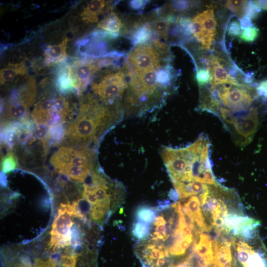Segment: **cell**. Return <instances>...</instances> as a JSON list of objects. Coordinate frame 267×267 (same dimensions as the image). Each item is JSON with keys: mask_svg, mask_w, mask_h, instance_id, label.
<instances>
[{"mask_svg": "<svg viewBox=\"0 0 267 267\" xmlns=\"http://www.w3.org/2000/svg\"><path fill=\"white\" fill-rule=\"evenodd\" d=\"M211 85L208 89L210 93L224 106H220L215 115L228 130L236 145L241 147L248 145L263 117V113L253 105L260 96L256 88L240 83Z\"/></svg>", "mask_w": 267, "mask_h": 267, "instance_id": "cell-1", "label": "cell"}, {"mask_svg": "<svg viewBox=\"0 0 267 267\" xmlns=\"http://www.w3.org/2000/svg\"><path fill=\"white\" fill-rule=\"evenodd\" d=\"M117 116L92 94L81 100L76 116L65 128V145L81 148H97L99 139L112 126Z\"/></svg>", "mask_w": 267, "mask_h": 267, "instance_id": "cell-2", "label": "cell"}, {"mask_svg": "<svg viewBox=\"0 0 267 267\" xmlns=\"http://www.w3.org/2000/svg\"><path fill=\"white\" fill-rule=\"evenodd\" d=\"M95 149L63 145L51 155L49 162L54 170L74 182H83L93 172Z\"/></svg>", "mask_w": 267, "mask_h": 267, "instance_id": "cell-3", "label": "cell"}, {"mask_svg": "<svg viewBox=\"0 0 267 267\" xmlns=\"http://www.w3.org/2000/svg\"><path fill=\"white\" fill-rule=\"evenodd\" d=\"M112 58L113 57L78 59L61 67L55 83L57 90L62 94L75 92L81 95L93 75L101 68L112 64L113 62Z\"/></svg>", "mask_w": 267, "mask_h": 267, "instance_id": "cell-4", "label": "cell"}, {"mask_svg": "<svg viewBox=\"0 0 267 267\" xmlns=\"http://www.w3.org/2000/svg\"><path fill=\"white\" fill-rule=\"evenodd\" d=\"M37 86L33 77L14 89L1 104V126L29 118V109L36 99Z\"/></svg>", "mask_w": 267, "mask_h": 267, "instance_id": "cell-5", "label": "cell"}, {"mask_svg": "<svg viewBox=\"0 0 267 267\" xmlns=\"http://www.w3.org/2000/svg\"><path fill=\"white\" fill-rule=\"evenodd\" d=\"M126 71L121 69L106 70L91 83L95 97L106 105L117 101L128 88Z\"/></svg>", "mask_w": 267, "mask_h": 267, "instance_id": "cell-6", "label": "cell"}, {"mask_svg": "<svg viewBox=\"0 0 267 267\" xmlns=\"http://www.w3.org/2000/svg\"><path fill=\"white\" fill-rule=\"evenodd\" d=\"M74 215L73 205L69 203L61 204L50 232L49 246L54 251L71 244L70 228L74 223L71 219Z\"/></svg>", "mask_w": 267, "mask_h": 267, "instance_id": "cell-7", "label": "cell"}, {"mask_svg": "<svg viewBox=\"0 0 267 267\" xmlns=\"http://www.w3.org/2000/svg\"><path fill=\"white\" fill-rule=\"evenodd\" d=\"M217 25L212 7L196 15L191 21V31L203 49L210 48L217 33Z\"/></svg>", "mask_w": 267, "mask_h": 267, "instance_id": "cell-8", "label": "cell"}, {"mask_svg": "<svg viewBox=\"0 0 267 267\" xmlns=\"http://www.w3.org/2000/svg\"><path fill=\"white\" fill-rule=\"evenodd\" d=\"M54 97L44 95L35 104L31 116L36 125L51 124L54 114Z\"/></svg>", "mask_w": 267, "mask_h": 267, "instance_id": "cell-9", "label": "cell"}, {"mask_svg": "<svg viewBox=\"0 0 267 267\" xmlns=\"http://www.w3.org/2000/svg\"><path fill=\"white\" fill-rule=\"evenodd\" d=\"M208 68L212 76L211 84H236L239 83L234 78L231 77L222 64L221 58L213 56L208 61Z\"/></svg>", "mask_w": 267, "mask_h": 267, "instance_id": "cell-10", "label": "cell"}, {"mask_svg": "<svg viewBox=\"0 0 267 267\" xmlns=\"http://www.w3.org/2000/svg\"><path fill=\"white\" fill-rule=\"evenodd\" d=\"M109 3L105 0L90 1L81 13V20L86 23L97 22L99 17L109 9Z\"/></svg>", "mask_w": 267, "mask_h": 267, "instance_id": "cell-11", "label": "cell"}, {"mask_svg": "<svg viewBox=\"0 0 267 267\" xmlns=\"http://www.w3.org/2000/svg\"><path fill=\"white\" fill-rule=\"evenodd\" d=\"M69 39L65 38L61 43L47 46L44 52V63L47 66L64 61L67 57L66 47Z\"/></svg>", "mask_w": 267, "mask_h": 267, "instance_id": "cell-12", "label": "cell"}, {"mask_svg": "<svg viewBox=\"0 0 267 267\" xmlns=\"http://www.w3.org/2000/svg\"><path fill=\"white\" fill-rule=\"evenodd\" d=\"M123 24L121 18L113 11H111L97 24V28L105 33L116 36L120 32Z\"/></svg>", "mask_w": 267, "mask_h": 267, "instance_id": "cell-13", "label": "cell"}, {"mask_svg": "<svg viewBox=\"0 0 267 267\" xmlns=\"http://www.w3.org/2000/svg\"><path fill=\"white\" fill-rule=\"evenodd\" d=\"M27 71L26 66L23 62L10 63L6 67L0 70V85L13 81L18 76L26 75Z\"/></svg>", "mask_w": 267, "mask_h": 267, "instance_id": "cell-14", "label": "cell"}, {"mask_svg": "<svg viewBox=\"0 0 267 267\" xmlns=\"http://www.w3.org/2000/svg\"><path fill=\"white\" fill-rule=\"evenodd\" d=\"M1 170L2 173L8 174L17 168L18 158L14 151L1 144Z\"/></svg>", "mask_w": 267, "mask_h": 267, "instance_id": "cell-15", "label": "cell"}, {"mask_svg": "<svg viewBox=\"0 0 267 267\" xmlns=\"http://www.w3.org/2000/svg\"><path fill=\"white\" fill-rule=\"evenodd\" d=\"M151 26L148 23L137 24L133 31V38L135 44L146 42L152 36Z\"/></svg>", "mask_w": 267, "mask_h": 267, "instance_id": "cell-16", "label": "cell"}, {"mask_svg": "<svg viewBox=\"0 0 267 267\" xmlns=\"http://www.w3.org/2000/svg\"><path fill=\"white\" fill-rule=\"evenodd\" d=\"M157 214L156 208L141 206L137 209L135 214V220L151 224Z\"/></svg>", "mask_w": 267, "mask_h": 267, "instance_id": "cell-17", "label": "cell"}, {"mask_svg": "<svg viewBox=\"0 0 267 267\" xmlns=\"http://www.w3.org/2000/svg\"><path fill=\"white\" fill-rule=\"evenodd\" d=\"M150 233V224L135 221L133 225L132 233L138 242L146 240Z\"/></svg>", "mask_w": 267, "mask_h": 267, "instance_id": "cell-18", "label": "cell"}, {"mask_svg": "<svg viewBox=\"0 0 267 267\" xmlns=\"http://www.w3.org/2000/svg\"><path fill=\"white\" fill-rule=\"evenodd\" d=\"M248 4L247 0H227L225 6L241 19L245 14Z\"/></svg>", "mask_w": 267, "mask_h": 267, "instance_id": "cell-19", "label": "cell"}, {"mask_svg": "<svg viewBox=\"0 0 267 267\" xmlns=\"http://www.w3.org/2000/svg\"><path fill=\"white\" fill-rule=\"evenodd\" d=\"M170 20L164 18H158L154 22V31L158 36L167 39L170 27Z\"/></svg>", "mask_w": 267, "mask_h": 267, "instance_id": "cell-20", "label": "cell"}, {"mask_svg": "<svg viewBox=\"0 0 267 267\" xmlns=\"http://www.w3.org/2000/svg\"><path fill=\"white\" fill-rule=\"evenodd\" d=\"M196 78L198 85L201 87L212 81V76L208 68H201L197 70Z\"/></svg>", "mask_w": 267, "mask_h": 267, "instance_id": "cell-21", "label": "cell"}, {"mask_svg": "<svg viewBox=\"0 0 267 267\" xmlns=\"http://www.w3.org/2000/svg\"><path fill=\"white\" fill-rule=\"evenodd\" d=\"M258 34V29L252 26L243 29L240 35V38L245 42H252L256 39Z\"/></svg>", "mask_w": 267, "mask_h": 267, "instance_id": "cell-22", "label": "cell"}, {"mask_svg": "<svg viewBox=\"0 0 267 267\" xmlns=\"http://www.w3.org/2000/svg\"><path fill=\"white\" fill-rule=\"evenodd\" d=\"M77 256L62 255L60 258L61 263L65 267H74L76 265Z\"/></svg>", "mask_w": 267, "mask_h": 267, "instance_id": "cell-23", "label": "cell"}, {"mask_svg": "<svg viewBox=\"0 0 267 267\" xmlns=\"http://www.w3.org/2000/svg\"><path fill=\"white\" fill-rule=\"evenodd\" d=\"M71 244L73 246H77L80 244L81 239V233L77 225H75L71 230Z\"/></svg>", "mask_w": 267, "mask_h": 267, "instance_id": "cell-24", "label": "cell"}, {"mask_svg": "<svg viewBox=\"0 0 267 267\" xmlns=\"http://www.w3.org/2000/svg\"><path fill=\"white\" fill-rule=\"evenodd\" d=\"M241 26L238 21H232L228 25L227 32L231 36H236L241 34Z\"/></svg>", "mask_w": 267, "mask_h": 267, "instance_id": "cell-25", "label": "cell"}, {"mask_svg": "<svg viewBox=\"0 0 267 267\" xmlns=\"http://www.w3.org/2000/svg\"><path fill=\"white\" fill-rule=\"evenodd\" d=\"M256 88L259 96L267 98V80L261 82Z\"/></svg>", "mask_w": 267, "mask_h": 267, "instance_id": "cell-26", "label": "cell"}, {"mask_svg": "<svg viewBox=\"0 0 267 267\" xmlns=\"http://www.w3.org/2000/svg\"><path fill=\"white\" fill-rule=\"evenodd\" d=\"M189 7V2L185 1H178L173 2L172 9L174 10H184Z\"/></svg>", "mask_w": 267, "mask_h": 267, "instance_id": "cell-27", "label": "cell"}, {"mask_svg": "<svg viewBox=\"0 0 267 267\" xmlns=\"http://www.w3.org/2000/svg\"><path fill=\"white\" fill-rule=\"evenodd\" d=\"M34 267H54L50 259L46 261H43L40 259H36Z\"/></svg>", "mask_w": 267, "mask_h": 267, "instance_id": "cell-28", "label": "cell"}, {"mask_svg": "<svg viewBox=\"0 0 267 267\" xmlns=\"http://www.w3.org/2000/svg\"><path fill=\"white\" fill-rule=\"evenodd\" d=\"M240 26L243 29L252 26L251 18L247 15H244L240 19Z\"/></svg>", "mask_w": 267, "mask_h": 267, "instance_id": "cell-29", "label": "cell"}, {"mask_svg": "<svg viewBox=\"0 0 267 267\" xmlns=\"http://www.w3.org/2000/svg\"><path fill=\"white\" fill-rule=\"evenodd\" d=\"M252 2L260 10H267V0H253Z\"/></svg>", "mask_w": 267, "mask_h": 267, "instance_id": "cell-30", "label": "cell"}, {"mask_svg": "<svg viewBox=\"0 0 267 267\" xmlns=\"http://www.w3.org/2000/svg\"><path fill=\"white\" fill-rule=\"evenodd\" d=\"M169 196L174 201H177L179 198V195L175 189H171L169 192Z\"/></svg>", "mask_w": 267, "mask_h": 267, "instance_id": "cell-31", "label": "cell"}, {"mask_svg": "<svg viewBox=\"0 0 267 267\" xmlns=\"http://www.w3.org/2000/svg\"><path fill=\"white\" fill-rule=\"evenodd\" d=\"M144 4H145L144 1L134 0L132 1L131 6L134 8L137 9L140 8Z\"/></svg>", "mask_w": 267, "mask_h": 267, "instance_id": "cell-32", "label": "cell"}, {"mask_svg": "<svg viewBox=\"0 0 267 267\" xmlns=\"http://www.w3.org/2000/svg\"><path fill=\"white\" fill-rule=\"evenodd\" d=\"M17 267H25V266H24L23 265H19L18 266H17Z\"/></svg>", "mask_w": 267, "mask_h": 267, "instance_id": "cell-33", "label": "cell"}]
</instances>
